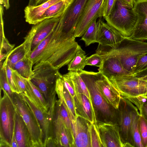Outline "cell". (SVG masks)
<instances>
[{"instance_id":"32","label":"cell","mask_w":147,"mask_h":147,"mask_svg":"<svg viewBox=\"0 0 147 147\" xmlns=\"http://www.w3.org/2000/svg\"><path fill=\"white\" fill-rule=\"evenodd\" d=\"M0 62L5 59L8 54L13 49L15 45L10 44L5 37L4 31L3 18L0 19Z\"/></svg>"},{"instance_id":"25","label":"cell","mask_w":147,"mask_h":147,"mask_svg":"<svg viewBox=\"0 0 147 147\" xmlns=\"http://www.w3.org/2000/svg\"><path fill=\"white\" fill-rule=\"evenodd\" d=\"M56 91L58 99L62 102L67 111L71 121H75L77 115L73 99L68 91L64 85L63 88H58L56 89Z\"/></svg>"},{"instance_id":"46","label":"cell","mask_w":147,"mask_h":147,"mask_svg":"<svg viewBox=\"0 0 147 147\" xmlns=\"http://www.w3.org/2000/svg\"><path fill=\"white\" fill-rule=\"evenodd\" d=\"M0 4L2 5L6 10L9 9L10 7L9 0H0Z\"/></svg>"},{"instance_id":"16","label":"cell","mask_w":147,"mask_h":147,"mask_svg":"<svg viewBox=\"0 0 147 147\" xmlns=\"http://www.w3.org/2000/svg\"><path fill=\"white\" fill-rule=\"evenodd\" d=\"M91 123L78 115L76 120L71 121L74 147H91L90 128Z\"/></svg>"},{"instance_id":"48","label":"cell","mask_w":147,"mask_h":147,"mask_svg":"<svg viewBox=\"0 0 147 147\" xmlns=\"http://www.w3.org/2000/svg\"><path fill=\"white\" fill-rule=\"evenodd\" d=\"M31 2L36 4L38 5L45 3L48 0H30Z\"/></svg>"},{"instance_id":"45","label":"cell","mask_w":147,"mask_h":147,"mask_svg":"<svg viewBox=\"0 0 147 147\" xmlns=\"http://www.w3.org/2000/svg\"><path fill=\"white\" fill-rule=\"evenodd\" d=\"M10 147H18L17 142L15 137L14 131L11 141Z\"/></svg>"},{"instance_id":"18","label":"cell","mask_w":147,"mask_h":147,"mask_svg":"<svg viewBox=\"0 0 147 147\" xmlns=\"http://www.w3.org/2000/svg\"><path fill=\"white\" fill-rule=\"evenodd\" d=\"M96 83L99 91L108 103L118 109L121 98V94L109 79L98 72Z\"/></svg>"},{"instance_id":"36","label":"cell","mask_w":147,"mask_h":147,"mask_svg":"<svg viewBox=\"0 0 147 147\" xmlns=\"http://www.w3.org/2000/svg\"><path fill=\"white\" fill-rule=\"evenodd\" d=\"M0 88L3 89L12 99L14 92L11 90L8 82L6 76L5 67L3 65L0 66Z\"/></svg>"},{"instance_id":"9","label":"cell","mask_w":147,"mask_h":147,"mask_svg":"<svg viewBox=\"0 0 147 147\" xmlns=\"http://www.w3.org/2000/svg\"><path fill=\"white\" fill-rule=\"evenodd\" d=\"M118 109L119 117L117 124L122 147H134L131 135L130 101L121 96Z\"/></svg>"},{"instance_id":"22","label":"cell","mask_w":147,"mask_h":147,"mask_svg":"<svg viewBox=\"0 0 147 147\" xmlns=\"http://www.w3.org/2000/svg\"><path fill=\"white\" fill-rule=\"evenodd\" d=\"M14 132L18 147H32L31 138L28 128L16 107Z\"/></svg>"},{"instance_id":"44","label":"cell","mask_w":147,"mask_h":147,"mask_svg":"<svg viewBox=\"0 0 147 147\" xmlns=\"http://www.w3.org/2000/svg\"><path fill=\"white\" fill-rule=\"evenodd\" d=\"M125 5L133 8L136 0H118Z\"/></svg>"},{"instance_id":"2","label":"cell","mask_w":147,"mask_h":147,"mask_svg":"<svg viewBox=\"0 0 147 147\" xmlns=\"http://www.w3.org/2000/svg\"><path fill=\"white\" fill-rule=\"evenodd\" d=\"M96 53L100 55L117 57L129 74L132 72L139 57L147 53V42L125 37L116 48L98 45Z\"/></svg>"},{"instance_id":"34","label":"cell","mask_w":147,"mask_h":147,"mask_svg":"<svg viewBox=\"0 0 147 147\" xmlns=\"http://www.w3.org/2000/svg\"><path fill=\"white\" fill-rule=\"evenodd\" d=\"M140 134L143 147H147V120L142 114L139 120Z\"/></svg>"},{"instance_id":"47","label":"cell","mask_w":147,"mask_h":147,"mask_svg":"<svg viewBox=\"0 0 147 147\" xmlns=\"http://www.w3.org/2000/svg\"><path fill=\"white\" fill-rule=\"evenodd\" d=\"M140 114H142L147 120V105L145 103L144 104L142 112Z\"/></svg>"},{"instance_id":"23","label":"cell","mask_w":147,"mask_h":147,"mask_svg":"<svg viewBox=\"0 0 147 147\" xmlns=\"http://www.w3.org/2000/svg\"><path fill=\"white\" fill-rule=\"evenodd\" d=\"M62 0H48L37 6L28 5L24 9V18L26 22L35 24L41 21L42 17L47 9L52 5Z\"/></svg>"},{"instance_id":"40","label":"cell","mask_w":147,"mask_h":147,"mask_svg":"<svg viewBox=\"0 0 147 147\" xmlns=\"http://www.w3.org/2000/svg\"><path fill=\"white\" fill-rule=\"evenodd\" d=\"M117 0H104L101 11V17L108 16L113 9Z\"/></svg>"},{"instance_id":"42","label":"cell","mask_w":147,"mask_h":147,"mask_svg":"<svg viewBox=\"0 0 147 147\" xmlns=\"http://www.w3.org/2000/svg\"><path fill=\"white\" fill-rule=\"evenodd\" d=\"M145 95H140L134 97H130L126 99L130 101L137 108L140 113L142 112V107L147 100Z\"/></svg>"},{"instance_id":"8","label":"cell","mask_w":147,"mask_h":147,"mask_svg":"<svg viewBox=\"0 0 147 147\" xmlns=\"http://www.w3.org/2000/svg\"><path fill=\"white\" fill-rule=\"evenodd\" d=\"M12 99L28 128L32 147H44L42 130L33 112L19 94L14 93Z\"/></svg>"},{"instance_id":"51","label":"cell","mask_w":147,"mask_h":147,"mask_svg":"<svg viewBox=\"0 0 147 147\" xmlns=\"http://www.w3.org/2000/svg\"><path fill=\"white\" fill-rule=\"evenodd\" d=\"M147 98V100H146V102H145V103L147 105V98Z\"/></svg>"},{"instance_id":"5","label":"cell","mask_w":147,"mask_h":147,"mask_svg":"<svg viewBox=\"0 0 147 147\" xmlns=\"http://www.w3.org/2000/svg\"><path fill=\"white\" fill-rule=\"evenodd\" d=\"M0 147H10L14 131L16 107L6 92L0 88Z\"/></svg>"},{"instance_id":"3","label":"cell","mask_w":147,"mask_h":147,"mask_svg":"<svg viewBox=\"0 0 147 147\" xmlns=\"http://www.w3.org/2000/svg\"><path fill=\"white\" fill-rule=\"evenodd\" d=\"M78 72L90 93L96 122L117 124L118 109L108 103L100 94L96 83L98 72L83 70Z\"/></svg>"},{"instance_id":"33","label":"cell","mask_w":147,"mask_h":147,"mask_svg":"<svg viewBox=\"0 0 147 147\" xmlns=\"http://www.w3.org/2000/svg\"><path fill=\"white\" fill-rule=\"evenodd\" d=\"M94 20L88 27L81 39L83 41L86 46L96 42L98 21Z\"/></svg>"},{"instance_id":"14","label":"cell","mask_w":147,"mask_h":147,"mask_svg":"<svg viewBox=\"0 0 147 147\" xmlns=\"http://www.w3.org/2000/svg\"><path fill=\"white\" fill-rule=\"evenodd\" d=\"M103 147H122L117 124L94 123Z\"/></svg>"},{"instance_id":"26","label":"cell","mask_w":147,"mask_h":147,"mask_svg":"<svg viewBox=\"0 0 147 147\" xmlns=\"http://www.w3.org/2000/svg\"><path fill=\"white\" fill-rule=\"evenodd\" d=\"M130 105L131 113V135L134 147H143L139 131V120L140 114L137 107L131 101Z\"/></svg>"},{"instance_id":"21","label":"cell","mask_w":147,"mask_h":147,"mask_svg":"<svg viewBox=\"0 0 147 147\" xmlns=\"http://www.w3.org/2000/svg\"><path fill=\"white\" fill-rule=\"evenodd\" d=\"M100 56L103 60L102 65L98 69V72L108 78L129 74L117 57L111 55Z\"/></svg>"},{"instance_id":"27","label":"cell","mask_w":147,"mask_h":147,"mask_svg":"<svg viewBox=\"0 0 147 147\" xmlns=\"http://www.w3.org/2000/svg\"><path fill=\"white\" fill-rule=\"evenodd\" d=\"M33 65L30 57H26L11 67L23 77L30 79L34 74L32 69Z\"/></svg>"},{"instance_id":"15","label":"cell","mask_w":147,"mask_h":147,"mask_svg":"<svg viewBox=\"0 0 147 147\" xmlns=\"http://www.w3.org/2000/svg\"><path fill=\"white\" fill-rule=\"evenodd\" d=\"M133 8L137 18L132 35L129 38L147 40V0H136Z\"/></svg>"},{"instance_id":"17","label":"cell","mask_w":147,"mask_h":147,"mask_svg":"<svg viewBox=\"0 0 147 147\" xmlns=\"http://www.w3.org/2000/svg\"><path fill=\"white\" fill-rule=\"evenodd\" d=\"M59 18L46 19L33 25L27 35L32 40L31 51L54 29L59 22Z\"/></svg>"},{"instance_id":"52","label":"cell","mask_w":147,"mask_h":147,"mask_svg":"<svg viewBox=\"0 0 147 147\" xmlns=\"http://www.w3.org/2000/svg\"><path fill=\"white\" fill-rule=\"evenodd\" d=\"M145 97H146V98H147V94L145 95Z\"/></svg>"},{"instance_id":"49","label":"cell","mask_w":147,"mask_h":147,"mask_svg":"<svg viewBox=\"0 0 147 147\" xmlns=\"http://www.w3.org/2000/svg\"><path fill=\"white\" fill-rule=\"evenodd\" d=\"M133 75L138 76H145L147 77V69L142 71L137 74Z\"/></svg>"},{"instance_id":"37","label":"cell","mask_w":147,"mask_h":147,"mask_svg":"<svg viewBox=\"0 0 147 147\" xmlns=\"http://www.w3.org/2000/svg\"><path fill=\"white\" fill-rule=\"evenodd\" d=\"M12 74L20 93H24L26 91L27 83L28 79L21 75L15 70L12 69Z\"/></svg>"},{"instance_id":"30","label":"cell","mask_w":147,"mask_h":147,"mask_svg":"<svg viewBox=\"0 0 147 147\" xmlns=\"http://www.w3.org/2000/svg\"><path fill=\"white\" fill-rule=\"evenodd\" d=\"M66 74L72 80L75 91L85 95L92 102L89 91L79 72L69 71Z\"/></svg>"},{"instance_id":"35","label":"cell","mask_w":147,"mask_h":147,"mask_svg":"<svg viewBox=\"0 0 147 147\" xmlns=\"http://www.w3.org/2000/svg\"><path fill=\"white\" fill-rule=\"evenodd\" d=\"M2 65L5 67L6 78L11 90L14 93L20 94V91L13 77L11 67L4 61L0 66Z\"/></svg>"},{"instance_id":"6","label":"cell","mask_w":147,"mask_h":147,"mask_svg":"<svg viewBox=\"0 0 147 147\" xmlns=\"http://www.w3.org/2000/svg\"><path fill=\"white\" fill-rule=\"evenodd\" d=\"M108 79L124 98L146 95L147 94L146 76L128 74L112 76Z\"/></svg>"},{"instance_id":"1","label":"cell","mask_w":147,"mask_h":147,"mask_svg":"<svg viewBox=\"0 0 147 147\" xmlns=\"http://www.w3.org/2000/svg\"><path fill=\"white\" fill-rule=\"evenodd\" d=\"M80 47L76 41L75 38L69 39L62 34L57 24L47 46L33 61L34 65L47 62L59 69L68 65Z\"/></svg>"},{"instance_id":"28","label":"cell","mask_w":147,"mask_h":147,"mask_svg":"<svg viewBox=\"0 0 147 147\" xmlns=\"http://www.w3.org/2000/svg\"><path fill=\"white\" fill-rule=\"evenodd\" d=\"M26 57H30L28 54L25 43L24 41L9 53L4 61L11 67Z\"/></svg>"},{"instance_id":"13","label":"cell","mask_w":147,"mask_h":147,"mask_svg":"<svg viewBox=\"0 0 147 147\" xmlns=\"http://www.w3.org/2000/svg\"><path fill=\"white\" fill-rule=\"evenodd\" d=\"M125 37L115 29L100 19L98 21L96 42L98 45L117 48Z\"/></svg>"},{"instance_id":"20","label":"cell","mask_w":147,"mask_h":147,"mask_svg":"<svg viewBox=\"0 0 147 147\" xmlns=\"http://www.w3.org/2000/svg\"><path fill=\"white\" fill-rule=\"evenodd\" d=\"M75 92L73 100L77 116L86 119L91 123H95L96 120L92 102L85 95L75 91Z\"/></svg>"},{"instance_id":"39","label":"cell","mask_w":147,"mask_h":147,"mask_svg":"<svg viewBox=\"0 0 147 147\" xmlns=\"http://www.w3.org/2000/svg\"><path fill=\"white\" fill-rule=\"evenodd\" d=\"M146 69H147V53L139 57L132 72L129 74H135Z\"/></svg>"},{"instance_id":"10","label":"cell","mask_w":147,"mask_h":147,"mask_svg":"<svg viewBox=\"0 0 147 147\" xmlns=\"http://www.w3.org/2000/svg\"><path fill=\"white\" fill-rule=\"evenodd\" d=\"M104 0H88L75 30V38L82 36L92 23L101 18V11Z\"/></svg>"},{"instance_id":"12","label":"cell","mask_w":147,"mask_h":147,"mask_svg":"<svg viewBox=\"0 0 147 147\" xmlns=\"http://www.w3.org/2000/svg\"><path fill=\"white\" fill-rule=\"evenodd\" d=\"M64 124L72 131L71 121L67 111L62 102L57 100L52 123V138L56 147H61V133Z\"/></svg>"},{"instance_id":"24","label":"cell","mask_w":147,"mask_h":147,"mask_svg":"<svg viewBox=\"0 0 147 147\" xmlns=\"http://www.w3.org/2000/svg\"><path fill=\"white\" fill-rule=\"evenodd\" d=\"M44 112L47 113L49 108L48 102L39 88L28 79L27 83L26 90L24 93Z\"/></svg>"},{"instance_id":"38","label":"cell","mask_w":147,"mask_h":147,"mask_svg":"<svg viewBox=\"0 0 147 147\" xmlns=\"http://www.w3.org/2000/svg\"><path fill=\"white\" fill-rule=\"evenodd\" d=\"M91 147H103L94 123H91L90 128Z\"/></svg>"},{"instance_id":"31","label":"cell","mask_w":147,"mask_h":147,"mask_svg":"<svg viewBox=\"0 0 147 147\" xmlns=\"http://www.w3.org/2000/svg\"><path fill=\"white\" fill-rule=\"evenodd\" d=\"M67 8L63 1L55 3L45 11L42 17V21L51 18H60Z\"/></svg>"},{"instance_id":"11","label":"cell","mask_w":147,"mask_h":147,"mask_svg":"<svg viewBox=\"0 0 147 147\" xmlns=\"http://www.w3.org/2000/svg\"><path fill=\"white\" fill-rule=\"evenodd\" d=\"M88 0H74L62 15L63 30L74 36L79 20Z\"/></svg>"},{"instance_id":"50","label":"cell","mask_w":147,"mask_h":147,"mask_svg":"<svg viewBox=\"0 0 147 147\" xmlns=\"http://www.w3.org/2000/svg\"><path fill=\"white\" fill-rule=\"evenodd\" d=\"M73 0H62L67 7L71 4Z\"/></svg>"},{"instance_id":"4","label":"cell","mask_w":147,"mask_h":147,"mask_svg":"<svg viewBox=\"0 0 147 147\" xmlns=\"http://www.w3.org/2000/svg\"><path fill=\"white\" fill-rule=\"evenodd\" d=\"M104 18L107 23L124 37H130L133 33L137 16L133 8L117 0L111 13Z\"/></svg>"},{"instance_id":"19","label":"cell","mask_w":147,"mask_h":147,"mask_svg":"<svg viewBox=\"0 0 147 147\" xmlns=\"http://www.w3.org/2000/svg\"><path fill=\"white\" fill-rule=\"evenodd\" d=\"M19 94L29 107L39 123L42 132L44 147H45L47 140L52 138V125L48 113L43 112L25 93Z\"/></svg>"},{"instance_id":"43","label":"cell","mask_w":147,"mask_h":147,"mask_svg":"<svg viewBox=\"0 0 147 147\" xmlns=\"http://www.w3.org/2000/svg\"><path fill=\"white\" fill-rule=\"evenodd\" d=\"M62 78L64 86L68 91L73 99L75 96V92L72 80L66 74L62 75Z\"/></svg>"},{"instance_id":"41","label":"cell","mask_w":147,"mask_h":147,"mask_svg":"<svg viewBox=\"0 0 147 147\" xmlns=\"http://www.w3.org/2000/svg\"><path fill=\"white\" fill-rule=\"evenodd\" d=\"M103 59L98 54L96 53L89 57L86 60V65H91L100 67L102 65Z\"/></svg>"},{"instance_id":"29","label":"cell","mask_w":147,"mask_h":147,"mask_svg":"<svg viewBox=\"0 0 147 147\" xmlns=\"http://www.w3.org/2000/svg\"><path fill=\"white\" fill-rule=\"evenodd\" d=\"M87 57L85 52L80 47L73 58L68 64V70L76 72L83 70L86 65Z\"/></svg>"},{"instance_id":"7","label":"cell","mask_w":147,"mask_h":147,"mask_svg":"<svg viewBox=\"0 0 147 147\" xmlns=\"http://www.w3.org/2000/svg\"><path fill=\"white\" fill-rule=\"evenodd\" d=\"M33 68L34 74L30 79L40 90L47 102L50 93L55 88L57 80L62 75L59 69L47 62L34 65Z\"/></svg>"}]
</instances>
